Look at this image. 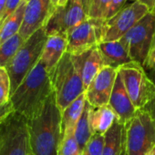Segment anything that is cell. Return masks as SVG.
<instances>
[{
  "mask_svg": "<svg viewBox=\"0 0 155 155\" xmlns=\"http://www.w3.org/2000/svg\"><path fill=\"white\" fill-rule=\"evenodd\" d=\"M22 1L23 0H7L2 13L0 15V26L16 12Z\"/></svg>",
  "mask_w": 155,
  "mask_h": 155,
  "instance_id": "obj_28",
  "label": "cell"
},
{
  "mask_svg": "<svg viewBox=\"0 0 155 155\" xmlns=\"http://www.w3.org/2000/svg\"><path fill=\"white\" fill-rule=\"evenodd\" d=\"M26 1H28V0H26Z\"/></svg>",
  "mask_w": 155,
  "mask_h": 155,
  "instance_id": "obj_44",
  "label": "cell"
},
{
  "mask_svg": "<svg viewBox=\"0 0 155 155\" xmlns=\"http://www.w3.org/2000/svg\"><path fill=\"white\" fill-rule=\"evenodd\" d=\"M52 12L51 0H28L18 34L27 40L35 32L45 28Z\"/></svg>",
  "mask_w": 155,
  "mask_h": 155,
  "instance_id": "obj_13",
  "label": "cell"
},
{
  "mask_svg": "<svg viewBox=\"0 0 155 155\" xmlns=\"http://www.w3.org/2000/svg\"><path fill=\"white\" fill-rule=\"evenodd\" d=\"M155 32V14L147 13L120 40L133 61L144 65Z\"/></svg>",
  "mask_w": 155,
  "mask_h": 155,
  "instance_id": "obj_8",
  "label": "cell"
},
{
  "mask_svg": "<svg viewBox=\"0 0 155 155\" xmlns=\"http://www.w3.org/2000/svg\"><path fill=\"white\" fill-rule=\"evenodd\" d=\"M150 72H151V74H152V77H153V81H155V68H154L153 70H151Z\"/></svg>",
  "mask_w": 155,
  "mask_h": 155,
  "instance_id": "obj_38",
  "label": "cell"
},
{
  "mask_svg": "<svg viewBox=\"0 0 155 155\" xmlns=\"http://www.w3.org/2000/svg\"><path fill=\"white\" fill-rule=\"evenodd\" d=\"M139 2L146 6L149 8L150 12H151L155 8V0H139Z\"/></svg>",
  "mask_w": 155,
  "mask_h": 155,
  "instance_id": "obj_32",
  "label": "cell"
},
{
  "mask_svg": "<svg viewBox=\"0 0 155 155\" xmlns=\"http://www.w3.org/2000/svg\"><path fill=\"white\" fill-rule=\"evenodd\" d=\"M81 3L82 4V7L84 8V11L87 15V18H88V14H89V11H90V8L92 5V2L93 0H80Z\"/></svg>",
  "mask_w": 155,
  "mask_h": 155,
  "instance_id": "obj_33",
  "label": "cell"
},
{
  "mask_svg": "<svg viewBox=\"0 0 155 155\" xmlns=\"http://www.w3.org/2000/svg\"><path fill=\"white\" fill-rule=\"evenodd\" d=\"M147 108L151 111L152 115L155 117V99H154V101H153L150 105H148V106H147Z\"/></svg>",
  "mask_w": 155,
  "mask_h": 155,
  "instance_id": "obj_34",
  "label": "cell"
},
{
  "mask_svg": "<svg viewBox=\"0 0 155 155\" xmlns=\"http://www.w3.org/2000/svg\"><path fill=\"white\" fill-rule=\"evenodd\" d=\"M48 39L45 28L25 40L14 58L6 67L11 82V95L39 62Z\"/></svg>",
  "mask_w": 155,
  "mask_h": 155,
  "instance_id": "obj_4",
  "label": "cell"
},
{
  "mask_svg": "<svg viewBox=\"0 0 155 155\" xmlns=\"http://www.w3.org/2000/svg\"><path fill=\"white\" fill-rule=\"evenodd\" d=\"M103 19L87 18L67 33V52L72 56H80L98 47L104 34Z\"/></svg>",
  "mask_w": 155,
  "mask_h": 155,
  "instance_id": "obj_9",
  "label": "cell"
},
{
  "mask_svg": "<svg viewBox=\"0 0 155 155\" xmlns=\"http://www.w3.org/2000/svg\"><path fill=\"white\" fill-rule=\"evenodd\" d=\"M67 47L68 39L66 34H53L48 36L40 61L45 66L49 75L67 52Z\"/></svg>",
  "mask_w": 155,
  "mask_h": 155,
  "instance_id": "obj_15",
  "label": "cell"
},
{
  "mask_svg": "<svg viewBox=\"0 0 155 155\" xmlns=\"http://www.w3.org/2000/svg\"><path fill=\"white\" fill-rule=\"evenodd\" d=\"M125 148V125L118 119L104 134L102 155H120Z\"/></svg>",
  "mask_w": 155,
  "mask_h": 155,
  "instance_id": "obj_17",
  "label": "cell"
},
{
  "mask_svg": "<svg viewBox=\"0 0 155 155\" xmlns=\"http://www.w3.org/2000/svg\"><path fill=\"white\" fill-rule=\"evenodd\" d=\"M98 48L101 54L104 66L118 68L121 65L133 61L130 57L126 46L120 39L110 42H101L98 45Z\"/></svg>",
  "mask_w": 155,
  "mask_h": 155,
  "instance_id": "obj_16",
  "label": "cell"
},
{
  "mask_svg": "<svg viewBox=\"0 0 155 155\" xmlns=\"http://www.w3.org/2000/svg\"><path fill=\"white\" fill-rule=\"evenodd\" d=\"M58 155H81V150L76 140L74 133L62 137Z\"/></svg>",
  "mask_w": 155,
  "mask_h": 155,
  "instance_id": "obj_25",
  "label": "cell"
},
{
  "mask_svg": "<svg viewBox=\"0 0 155 155\" xmlns=\"http://www.w3.org/2000/svg\"><path fill=\"white\" fill-rule=\"evenodd\" d=\"M118 70L110 66H104L92 82L85 91L87 102L93 108H99L109 104Z\"/></svg>",
  "mask_w": 155,
  "mask_h": 155,
  "instance_id": "obj_12",
  "label": "cell"
},
{
  "mask_svg": "<svg viewBox=\"0 0 155 155\" xmlns=\"http://www.w3.org/2000/svg\"><path fill=\"white\" fill-rule=\"evenodd\" d=\"M52 93L53 87L50 75L39 60L12 93L10 103L16 114L29 120L40 110Z\"/></svg>",
  "mask_w": 155,
  "mask_h": 155,
  "instance_id": "obj_2",
  "label": "cell"
},
{
  "mask_svg": "<svg viewBox=\"0 0 155 155\" xmlns=\"http://www.w3.org/2000/svg\"><path fill=\"white\" fill-rule=\"evenodd\" d=\"M86 101H86V96L84 92L61 112L62 137L75 132L76 126L83 113Z\"/></svg>",
  "mask_w": 155,
  "mask_h": 155,
  "instance_id": "obj_18",
  "label": "cell"
},
{
  "mask_svg": "<svg viewBox=\"0 0 155 155\" xmlns=\"http://www.w3.org/2000/svg\"><path fill=\"white\" fill-rule=\"evenodd\" d=\"M147 155H155V148L154 149H152Z\"/></svg>",
  "mask_w": 155,
  "mask_h": 155,
  "instance_id": "obj_37",
  "label": "cell"
},
{
  "mask_svg": "<svg viewBox=\"0 0 155 155\" xmlns=\"http://www.w3.org/2000/svg\"><path fill=\"white\" fill-rule=\"evenodd\" d=\"M127 93L136 110L146 108L155 99V82L147 75L144 67L136 61L118 68Z\"/></svg>",
  "mask_w": 155,
  "mask_h": 155,
  "instance_id": "obj_6",
  "label": "cell"
},
{
  "mask_svg": "<svg viewBox=\"0 0 155 155\" xmlns=\"http://www.w3.org/2000/svg\"><path fill=\"white\" fill-rule=\"evenodd\" d=\"M58 3H59V0H51V5H52V8L53 10L58 7Z\"/></svg>",
  "mask_w": 155,
  "mask_h": 155,
  "instance_id": "obj_35",
  "label": "cell"
},
{
  "mask_svg": "<svg viewBox=\"0 0 155 155\" xmlns=\"http://www.w3.org/2000/svg\"><path fill=\"white\" fill-rule=\"evenodd\" d=\"M29 155H34V154H33L32 152H30V153H29Z\"/></svg>",
  "mask_w": 155,
  "mask_h": 155,
  "instance_id": "obj_42",
  "label": "cell"
},
{
  "mask_svg": "<svg viewBox=\"0 0 155 155\" xmlns=\"http://www.w3.org/2000/svg\"><path fill=\"white\" fill-rule=\"evenodd\" d=\"M82 4L80 0H68L64 6H58L51 13L45 30L48 36L66 34L87 19Z\"/></svg>",
  "mask_w": 155,
  "mask_h": 155,
  "instance_id": "obj_11",
  "label": "cell"
},
{
  "mask_svg": "<svg viewBox=\"0 0 155 155\" xmlns=\"http://www.w3.org/2000/svg\"><path fill=\"white\" fill-rule=\"evenodd\" d=\"M109 105L115 112L117 119L123 124L130 120L137 111L127 93L119 73L116 78Z\"/></svg>",
  "mask_w": 155,
  "mask_h": 155,
  "instance_id": "obj_14",
  "label": "cell"
},
{
  "mask_svg": "<svg viewBox=\"0 0 155 155\" xmlns=\"http://www.w3.org/2000/svg\"><path fill=\"white\" fill-rule=\"evenodd\" d=\"M155 45V32H154V36H153V39H152V43H151V47H153ZM150 47V48H151Z\"/></svg>",
  "mask_w": 155,
  "mask_h": 155,
  "instance_id": "obj_39",
  "label": "cell"
},
{
  "mask_svg": "<svg viewBox=\"0 0 155 155\" xmlns=\"http://www.w3.org/2000/svg\"><path fill=\"white\" fill-rule=\"evenodd\" d=\"M26 4L27 1L23 0L16 12L0 26V46L10 38L19 33L23 22Z\"/></svg>",
  "mask_w": 155,
  "mask_h": 155,
  "instance_id": "obj_21",
  "label": "cell"
},
{
  "mask_svg": "<svg viewBox=\"0 0 155 155\" xmlns=\"http://www.w3.org/2000/svg\"><path fill=\"white\" fill-rule=\"evenodd\" d=\"M110 1L111 0H93L88 14V18L105 20L106 12Z\"/></svg>",
  "mask_w": 155,
  "mask_h": 155,
  "instance_id": "obj_27",
  "label": "cell"
},
{
  "mask_svg": "<svg viewBox=\"0 0 155 155\" xmlns=\"http://www.w3.org/2000/svg\"><path fill=\"white\" fill-rule=\"evenodd\" d=\"M133 1H135V2H136V1H139V0H133Z\"/></svg>",
  "mask_w": 155,
  "mask_h": 155,
  "instance_id": "obj_43",
  "label": "cell"
},
{
  "mask_svg": "<svg viewBox=\"0 0 155 155\" xmlns=\"http://www.w3.org/2000/svg\"><path fill=\"white\" fill-rule=\"evenodd\" d=\"M120 155H127V153H126V150H125V148H124V150H123V151H122V153H121Z\"/></svg>",
  "mask_w": 155,
  "mask_h": 155,
  "instance_id": "obj_40",
  "label": "cell"
},
{
  "mask_svg": "<svg viewBox=\"0 0 155 155\" xmlns=\"http://www.w3.org/2000/svg\"><path fill=\"white\" fill-rule=\"evenodd\" d=\"M86 54L72 56L66 52L50 74L56 102L61 112L85 92L82 65Z\"/></svg>",
  "mask_w": 155,
  "mask_h": 155,
  "instance_id": "obj_3",
  "label": "cell"
},
{
  "mask_svg": "<svg viewBox=\"0 0 155 155\" xmlns=\"http://www.w3.org/2000/svg\"><path fill=\"white\" fill-rule=\"evenodd\" d=\"M125 2L126 0H111L108 8V10L106 12L105 20H109L113 16H115L120 10H121L124 8Z\"/></svg>",
  "mask_w": 155,
  "mask_h": 155,
  "instance_id": "obj_29",
  "label": "cell"
},
{
  "mask_svg": "<svg viewBox=\"0 0 155 155\" xmlns=\"http://www.w3.org/2000/svg\"><path fill=\"white\" fill-rule=\"evenodd\" d=\"M143 67L149 69L150 71L155 68V45L150 48Z\"/></svg>",
  "mask_w": 155,
  "mask_h": 155,
  "instance_id": "obj_31",
  "label": "cell"
},
{
  "mask_svg": "<svg viewBox=\"0 0 155 155\" xmlns=\"http://www.w3.org/2000/svg\"><path fill=\"white\" fill-rule=\"evenodd\" d=\"M92 106H91L87 101L86 105L83 110V113L78 122L74 136L76 138V140L79 144V147L82 152V150L86 146L87 142L91 140V138L93 136V131L91 129V111Z\"/></svg>",
  "mask_w": 155,
  "mask_h": 155,
  "instance_id": "obj_22",
  "label": "cell"
},
{
  "mask_svg": "<svg viewBox=\"0 0 155 155\" xmlns=\"http://www.w3.org/2000/svg\"><path fill=\"white\" fill-rule=\"evenodd\" d=\"M62 115L54 91L28 122L29 146L34 155H58L62 139Z\"/></svg>",
  "mask_w": 155,
  "mask_h": 155,
  "instance_id": "obj_1",
  "label": "cell"
},
{
  "mask_svg": "<svg viewBox=\"0 0 155 155\" xmlns=\"http://www.w3.org/2000/svg\"><path fill=\"white\" fill-rule=\"evenodd\" d=\"M151 12H152V13H153V14H155V8H154V9H153V10H152V11H151Z\"/></svg>",
  "mask_w": 155,
  "mask_h": 155,
  "instance_id": "obj_41",
  "label": "cell"
},
{
  "mask_svg": "<svg viewBox=\"0 0 155 155\" xmlns=\"http://www.w3.org/2000/svg\"><path fill=\"white\" fill-rule=\"evenodd\" d=\"M27 120L14 113L0 126V155H29Z\"/></svg>",
  "mask_w": 155,
  "mask_h": 155,
  "instance_id": "obj_7",
  "label": "cell"
},
{
  "mask_svg": "<svg viewBox=\"0 0 155 155\" xmlns=\"http://www.w3.org/2000/svg\"><path fill=\"white\" fill-rule=\"evenodd\" d=\"M11 82L6 68H0V107L10 103Z\"/></svg>",
  "mask_w": 155,
  "mask_h": 155,
  "instance_id": "obj_24",
  "label": "cell"
},
{
  "mask_svg": "<svg viewBox=\"0 0 155 155\" xmlns=\"http://www.w3.org/2000/svg\"><path fill=\"white\" fill-rule=\"evenodd\" d=\"M15 112H14L11 103H9L6 106H3V107H0V126H1Z\"/></svg>",
  "mask_w": 155,
  "mask_h": 155,
  "instance_id": "obj_30",
  "label": "cell"
},
{
  "mask_svg": "<svg viewBox=\"0 0 155 155\" xmlns=\"http://www.w3.org/2000/svg\"><path fill=\"white\" fill-rule=\"evenodd\" d=\"M117 120V116L108 104L99 108H91V124L93 134L104 135Z\"/></svg>",
  "mask_w": 155,
  "mask_h": 155,
  "instance_id": "obj_19",
  "label": "cell"
},
{
  "mask_svg": "<svg viewBox=\"0 0 155 155\" xmlns=\"http://www.w3.org/2000/svg\"><path fill=\"white\" fill-rule=\"evenodd\" d=\"M103 67L104 62L98 47L87 52L82 65V81L85 91Z\"/></svg>",
  "mask_w": 155,
  "mask_h": 155,
  "instance_id": "obj_20",
  "label": "cell"
},
{
  "mask_svg": "<svg viewBox=\"0 0 155 155\" xmlns=\"http://www.w3.org/2000/svg\"><path fill=\"white\" fill-rule=\"evenodd\" d=\"M104 147V135L93 134L82 150L81 155H102Z\"/></svg>",
  "mask_w": 155,
  "mask_h": 155,
  "instance_id": "obj_26",
  "label": "cell"
},
{
  "mask_svg": "<svg viewBox=\"0 0 155 155\" xmlns=\"http://www.w3.org/2000/svg\"><path fill=\"white\" fill-rule=\"evenodd\" d=\"M124 125L127 155H147L155 148V117L147 107Z\"/></svg>",
  "mask_w": 155,
  "mask_h": 155,
  "instance_id": "obj_5",
  "label": "cell"
},
{
  "mask_svg": "<svg viewBox=\"0 0 155 155\" xmlns=\"http://www.w3.org/2000/svg\"><path fill=\"white\" fill-rule=\"evenodd\" d=\"M149 12V8L139 1L125 6L111 18L105 20L101 42L120 40Z\"/></svg>",
  "mask_w": 155,
  "mask_h": 155,
  "instance_id": "obj_10",
  "label": "cell"
},
{
  "mask_svg": "<svg viewBox=\"0 0 155 155\" xmlns=\"http://www.w3.org/2000/svg\"><path fill=\"white\" fill-rule=\"evenodd\" d=\"M24 42L25 39L17 34L0 46V68H6L9 64Z\"/></svg>",
  "mask_w": 155,
  "mask_h": 155,
  "instance_id": "obj_23",
  "label": "cell"
},
{
  "mask_svg": "<svg viewBox=\"0 0 155 155\" xmlns=\"http://www.w3.org/2000/svg\"><path fill=\"white\" fill-rule=\"evenodd\" d=\"M6 1L7 0H0V15L2 13V10L5 7V4H6Z\"/></svg>",
  "mask_w": 155,
  "mask_h": 155,
  "instance_id": "obj_36",
  "label": "cell"
}]
</instances>
